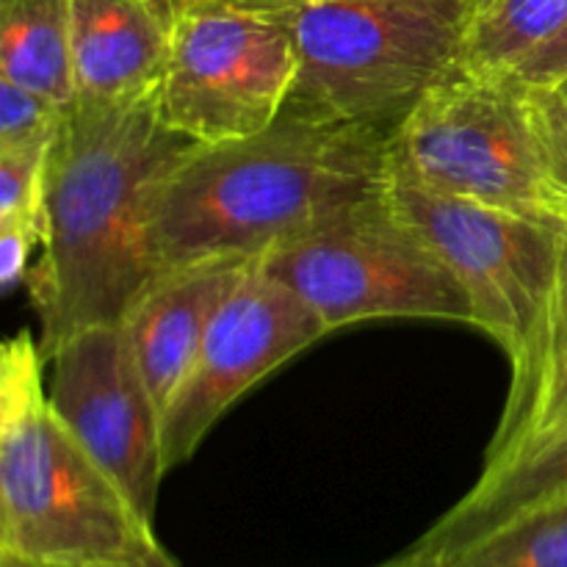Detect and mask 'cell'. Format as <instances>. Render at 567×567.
<instances>
[{
	"label": "cell",
	"mask_w": 567,
	"mask_h": 567,
	"mask_svg": "<svg viewBox=\"0 0 567 567\" xmlns=\"http://www.w3.org/2000/svg\"><path fill=\"white\" fill-rule=\"evenodd\" d=\"M194 147L155 100L70 105L50 153L44 252L25 277L44 358L72 332L125 319L158 275L150 210Z\"/></svg>",
	"instance_id": "cell-1"
},
{
	"label": "cell",
	"mask_w": 567,
	"mask_h": 567,
	"mask_svg": "<svg viewBox=\"0 0 567 567\" xmlns=\"http://www.w3.org/2000/svg\"><path fill=\"white\" fill-rule=\"evenodd\" d=\"M385 127L282 111L252 136L197 144L150 210L155 266L264 258L388 186Z\"/></svg>",
	"instance_id": "cell-2"
},
{
	"label": "cell",
	"mask_w": 567,
	"mask_h": 567,
	"mask_svg": "<svg viewBox=\"0 0 567 567\" xmlns=\"http://www.w3.org/2000/svg\"><path fill=\"white\" fill-rule=\"evenodd\" d=\"M28 330L0 349V557L31 567H125L158 554L103 465L53 413Z\"/></svg>",
	"instance_id": "cell-3"
},
{
	"label": "cell",
	"mask_w": 567,
	"mask_h": 567,
	"mask_svg": "<svg viewBox=\"0 0 567 567\" xmlns=\"http://www.w3.org/2000/svg\"><path fill=\"white\" fill-rule=\"evenodd\" d=\"M388 177L540 225H567V177L540 94L513 72L457 66L388 133Z\"/></svg>",
	"instance_id": "cell-4"
},
{
	"label": "cell",
	"mask_w": 567,
	"mask_h": 567,
	"mask_svg": "<svg viewBox=\"0 0 567 567\" xmlns=\"http://www.w3.org/2000/svg\"><path fill=\"white\" fill-rule=\"evenodd\" d=\"M474 0H310L275 11L297 53L288 111L391 131L457 70Z\"/></svg>",
	"instance_id": "cell-5"
},
{
	"label": "cell",
	"mask_w": 567,
	"mask_h": 567,
	"mask_svg": "<svg viewBox=\"0 0 567 567\" xmlns=\"http://www.w3.org/2000/svg\"><path fill=\"white\" fill-rule=\"evenodd\" d=\"M385 194L457 277L476 330L491 336L513 365L507 404L485 454L496 457L520 430L535 396L563 230L399 177H388Z\"/></svg>",
	"instance_id": "cell-6"
},
{
	"label": "cell",
	"mask_w": 567,
	"mask_h": 567,
	"mask_svg": "<svg viewBox=\"0 0 567 567\" xmlns=\"http://www.w3.org/2000/svg\"><path fill=\"white\" fill-rule=\"evenodd\" d=\"M330 332L374 319L476 327L457 277L393 208L385 188L260 258Z\"/></svg>",
	"instance_id": "cell-7"
},
{
	"label": "cell",
	"mask_w": 567,
	"mask_h": 567,
	"mask_svg": "<svg viewBox=\"0 0 567 567\" xmlns=\"http://www.w3.org/2000/svg\"><path fill=\"white\" fill-rule=\"evenodd\" d=\"M297 78L288 28L238 0H183L158 111L197 144L252 136L286 111Z\"/></svg>",
	"instance_id": "cell-8"
},
{
	"label": "cell",
	"mask_w": 567,
	"mask_h": 567,
	"mask_svg": "<svg viewBox=\"0 0 567 567\" xmlns=\"http://www.w3.org/2000/svg\"><path fill=\"white\" fill-rule=\"evenodd\" d=\"M48 399L61 424L155 524L164 463L161 410L138 369L125 321L72 332L44 358Z\"/></svg>",
	"instance_id": "cell-9"
},
{
	"label": "cell",
	"mask_w": 567,
	"mask_h": 567,
	"mask_svg": "<svg viewBox=\"0 0 567 567\" xmlns=\"http://www.w3.org/2000/svg\"><path fill=\"white\" fill-rule=\"evenodd\" d=\"M327 336L324 321L269 275L260 258L255 260L219 308L186 380L166 404L161 419L166 471L186 463L249 388Z\"/></svg>",
	"instance_id": "cell-10"
},
{
	"label": "cell",
	"mask_w": 567,
	"mask_h": 567,
	"mask_svg": "<svg viewBox=\"0 0 567 567\" xmlns=\"http://www.w3.org/2000/svg\"><path fill=\"white\" fill-rule=\"evenodd\" d=\"M255 260L205 258L166 266L122 319L161 419L186 380L216 313Z\"/></svg>",
	"instance_id": "cell-11"
},
{
	"label": "cell",
	"mask_w": 567,
	"mask_h": 567,
	"mask_svg": "<svg viewBox=\"0 0 567 567\" xmlns=\"http://www.w3.org/2000/svg\"><path fill=\"white\" fill-rule=\"evenodd\" d=\"M183 0H70L75 103L158 100Z\"/></svg>",
	"instance_id": "cell-12"
},
{
	"label": "cell",
	"mask_w": 567,
	"mask_h": 567,
	"mask_svg": "<svg viewBox=\"0 0 567 567\" xmlns=\"http://www.w3.org/2000/svg\"><path fill=\"white\" fill-rule=\"evenodd\" d=\"M567 493V426L485 465L476 485L415 546L446 559L520 509Z\"/></svg>",
	"instance_id": "cell-13"
},
{
	"label": "cell",
	"mask_w": 567,
	"mask_h": 567,
	"mask_svg": "<svg viewBox=\"0 0 567 567\" xmlns=\"http://www.w3.org/2000/svg\"><path fill=\"white\" fill-rule=\"evenodd\" d=\"M0 78L75 103L70 0H0Z\"/></svg>",
	"instance_id": "cell-14"
},
{
	"label": "cell",
	"mask_w": 567,
	"mask_h": 567,
	"mask_svg": "<svg viewBox=\"0 0 567 567\" xmlns=\"http://www.w3.org/2000/svg\"><path fill=\"white\" fill-rule=\"evenodd\" d=\"M567 22V0H474L460 66L513 72Z\"/></svg>",
	"instance_id": "cell-15"
},
{
	"label": "cell",
	"mask_w": 567,
	"mask_h": 567,
	"mask_svg": "<svg viewBox=\"0 0 567 567\" xmlns=\"http://www.w3.org/2000/svg\"><path fill=\"white\" fill-rule=\"evenodd\" d=\"M446 567H567V493L509 515L468 546L443 559Z\"/></svg>",
	"instance_id": "cell-16"
},
{
	"label": "cell",
	"mask_w": 567,
	"mask_h": 567,
	"mask_svg": "<svg viewBox=\"0 0 567 567\" xmlns=\"http://www.w3.org/2000/svg\"><path fill=\"white\" fill-rule=\"evenodd\" d=\"M70 105L0 78V153L42 155L59 142Z\"/></svg>",
	"instance_id": "cell-17"
},
{
	"label": "cell",
	"mask_w": 567,
	"mask_h": 567,
	"mask_svg": "<svg viewBox=\"0 0 567 567\" xmlns=\"http://www.w3.org/2000/svg\"><path fill=\"white\" fill-rule=\"evenodd\" d=\"M50 153H0V227H22L42 244L48 236Z\"/></svg>",
	"instance_id": "cell-18"
},
{
	"label": "cell",
	"mask_w": 567,
	"mask_h": 567,
	"mask_svg": "<svg viewBox=\"0 0 567 567\" xmlns=\"http://www.w3.org/2000/svg\"><path fill=\"white\" fill-rule=\"evenodd\" d=\"M565 426H567V352L551 365V369H548L546 380H543L540 388H537L535 399H532V408L529 413H526L524 424H520L518 435L509 441V446L504 449V452H498L496 457L485 460V465L498 463V460L518 452V449L526 446V443L540 441V437L546 435H554V432L565 430Z\"/></svg>",
	"instance_id": "cell-19"
},
{
	"label": "cell",
	"mask_w": 567,
	"mask_h": 567,
	"mask_svg": "<svg viewBox=\"0 0 567 567\" xmlns=\"http://www.w3.org/2000/svg\"><path fill=\"white\" fill-rule=\"evenodd\" d=\"M565 352H567V225L563 227V233H559L557 275H554L551 302H548V316H546V327H543V341H540V358H537V388H540V382L546 380L548 369H551ZM515 435H518V432H515Z\"/></svg>",
	"instance_id": "cell-20"
},
{
	"label": "cell",
	"mask_w": 567,
	"mask_h": 567,
	"mask_svg": "<svg viewBox=\"0 0 567 567\" xmlns=\"http://www.w3.org/2000/svg\"><path fill=\"white\" fill-rule=\"evenodd\" d=\"M518 81L526 86L548 89L554 83L565 81L567 78V22L554 33L551 39L540 44L532 55H526L518 66L513 70Z\"/></svg>",
	"instance_id": "cell-21"
},
{
	"label": "cell",
	"mask_w": 567,
	"mask_h": 567,
	"mask_svg": "<svg viewBox=\"0 0 567 567\" xmlns=\"http://www.w3.org/2000/svg\"><path fill=\"white\" fill-rule=\"evenodd\" d=\"M37 244L42 241L22 227H0V286L6 293L25 282Z\"/></svg>",
	"instance_id": "cell-22"
},
{
	"label": "cell",
	"mask_w": 567,
	"mask_h": 567,
	"mask_svg": "<svg viewBox=\"0 0 567 567\" xmlns=\"http://www.w3.org/2000/svg\"><path fill=\"white\" fill-rule=\"evenodd\" d=\"M537 94H540L548 133H551V142H554V147H557L559 164H563L565 177H567V103L551 97V94L543 92V89H537Z\"/></svg>",
	"instance_id": "cell-23"
},
{
	"label": "cell",
	"mask_w": 567,
	"mask_h": 567,
	"mask_svg": "<svg viewBox=\"0 0 567 567\" xmlns=\"http://www.w3.org/2000/svg\"><path fill=\"white\" fill-rule=\"evenodd\" d=\"M380 567H446V565H443V559L437 557V554L426 551V548H421V546H413L410 551H404L402 557L391 559V563H385Z\"/></svg>",
	"instance_id": "cell-24"
},
{
	"label": "cell",
	"mask_w": 567,
	"mask_h": 567,
	"mask_svg": "<svg viewBox=\"0 0 567 567\" xmlns=\"http://www.w3.org/2000/svg\"><path fill=\"white\" fill-rule=\"evenodd\" d=\"M125 567H181V565H177L175 559L166 554V548H161V551L153 554V557L142 559V563H136V565H125Z\"/></svg>",
	"instance_id": "cell-25"
},
{
	"label": "cell",
	"mask_w": 567,
	"mask_h": 567,
	"mask_svg": "<svg viewBox=\"0 0 567 567\" xmlns=\"http://www.w3.org/2000/svg\"><path fill=\"white\" fill-rule=\"evenodd\" d=\"M238 3L252 6V9H286V6L310 3V0H238Z\"/></svg>",
	"instance_id": "cell-26"
},
{
	"label": "cell",
	"mask_w": 567,
	"mask_h": 567,
	"mask_svg": "<svg viewBox=\"0 0 567 567\" xmlns=\"http://www.w3.org/2000/svg\"><path fill=\"white\" fill-rule=\"evenodd\" d=\"M543 92H548V94H551V97H557V100H563V103H567V78H565V81L554 83V86L543 89Z\"/></svg>",
	"instance_id": "cell-27"
},
{
	"label": "cell",
	"mask_w": 567,
	"mask_h": 567,
	"mask_svg": "<svg viewBox=\"0 0 567 567\" xmlns=\"http://www.w3.org/2000/svg\"><path fill=\"white\" fill-rule=\"evenodd\" d=\"M0 567H31V565H22V563H14V559L0 557Z\"/></svg>",
	"instance_id": "cell-28"
}]
</instances>
